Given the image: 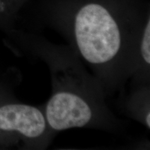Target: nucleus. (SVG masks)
<instances>
[{"label": "nucleus", "mask_w": 150, "mask_h": 150, "mask_svg": "<svg viewBox=\"0 0 150 150\" xmlns=\"http://www.w3.org/2000/svg\"><path fill=\"white\" fill-rule=\"evenodd\" d=\"M150 77V20L140 28L133 58L131 78L136 85L149 84Z\"/></svg>", "instance_id": "obj_4"}, {"label": "nucleus", "mask_w": 150, "mask_h": 150, "mask_svg": "<svg viewBox=\"0 0 150 150\" xmlns=\"http://www.w3.org/2000/svg\"><path fill=\"white\" fill-rule=\"evenodd\" d=\"M0 131L18 133L40 150L47 149L55 136L42 106L22 104H8L0 107Z\"/></svg>", "instance_id": "obj_3"}, {"label": "nucleus", "mask_w": 150, "mask_h": 150, "mask_svg": "<svg viewBox=\"0 0 150 150\" xmlns=\"http://www.w3.org/2000/svg\"><path fill=\"white\" fill-rule=\"evenodd\" d=\"M33 47L50 72L52 95L42 108L54 134L72 128L119 129L120 122L106 104L102 84L68 45H56L40 37L33 41Z\"/></svg>", "instance_id": "obj_1"}, {"label": "nucleus", "mask_w": 150, "mask_h": 150, "mask_svg": "<svg viewBox=\"0 0 150 150\" xmlns=\"http://www.w3.org/2000/svg\"><path fill=\"white\" fill-rule=\"evenodd\" d=\"M127 97L125 110L127 113L146 128L150 127V91L149 84H140Z\"/></svg>", "instance_id": "obj_5"}, {"label": "nucleus", "mask_w": 150, "mask_h": 150, "mask_svg": "<svg viewBox=\"0 0 150 150\" xmlns=\"http://www.w3.org/2000/svg\"><path fill=\"white\" fill-rule=\"evenodd\" d=\"M127 20H122L110 6L91 1L79 6L61 29L107 97L122 88L132 74L134 48L142 25Z\"/></svg>", "instance_id": "obj_2"}]
</instances>
